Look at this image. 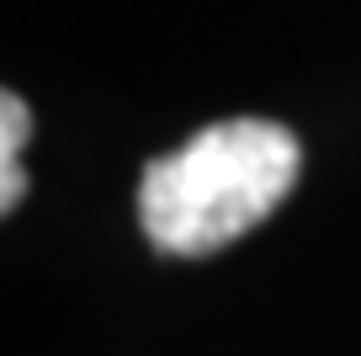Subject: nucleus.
<instances>
[{
    "label": "nucleus",
    "instance_id": "f03ea898",
    "mask_svg": "<svg viewBox=\"0 0 361 356\" xmlns=\"http://www.w3.org/2000/svg\"><path fill=\"white\" fill-rule=\"evenodd\" d=\"M27 128H32V112L16 90L0 96V208L11 213L27 191V176H22V144H27Z\"/></svg>",
    "mask_w": 361,
    "mask_h": 356
},
{
    "label": "nucleus",
    "instance_id": "f257e3e1",
    "mask_svg": "<svg viewBox=\"0 0 361 356\" xmlns=\"http://www.w3.org/2000/svg\"><path fill=\"white\" fill-rule=\"evenodd\" d=\"M298 170L303 149L293 128L228 117L144 165L138 223L165 256H213L282 208Z\"/></svg>",
    "mask_w": 361,
    "mask_h": 356
}]
</instances>
